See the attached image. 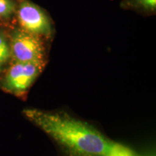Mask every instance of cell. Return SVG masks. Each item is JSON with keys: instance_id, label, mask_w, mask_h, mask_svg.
Segmentation results:
<instances>
[{"instance_id": "obj_4", "label": "cell", "mask_w": 156, "mask_h": 156, "mask_svg": "<svg viewBox=\"0 0 156 156\" xmlns=\"http://www.w3.org/2000/svg\"><path fill=\"white\" fill-rule=\"evenodd\" d=\"M44 64L45 62L14 61L3 78V88L16 95L24 94L41 73Z\"/></svg>"}, {"instance_id": "obj_1", "label": "cell", "mask_w": 156, "mask_h": 156, "mask_svg": "<svg viewBox=\"0 0 156 156\" xmlns=\"http://www.w3.org/2000/svg\"><path fill=\"white\" fill-rule=\"evenodd\" d=\"M24 114L69 156H113L118 146L89 124L66 113L30 108Z\"/></svg>"}, {"instance_id": "obj_5", "label": "cell", "mask_w": 156, "mask_h": 156, "mask_svg": "<svg viewBox=\"0 0 156 156\" xmlns=\"http://www.w3.org/2000/svg\"><path fill=\"white\" fill-rule=\"evenodd\" d=\"M119 5L123 9L144 15H153L156 13V0H122Z\"/></svg>"}, {"instance_id": "obj_2", "label": "cell", "mask_w": 156, "mask_h": 156, "mask_svg": "<svg viewBox=\"0 0 156 156\" xmlns=\"http://www.w3.org/2000/svg\"><path fill=\"white\" fill-rule=\"evenodd\" d=\"M17 2L15 17L19 28L43 39H48L53 36L54 24L47 12L30 0Z\"/></svg>"}, {"instance_id": "obj_3", "label": "cell", "mask_w": 156, "mask_h": 156, "mask_svg": "<svg viewBox=\"0 0 156 156\" xmlns=\"http://www.w3.org/2000/svg\"><path fill=\"white\" fill-rule=\"evenodd\" d=\"M12 58L16 62H45L44 39L15 28L9 35Z\"/></svg>"}, {"instance_id": "obj_7", "label": "cell", "mask_w": 156, "mask_h": 156, "mask_svg": "<svg viewBox=\"0 0 156 156\" xmlns=\"http://www.w3.org/2000/svg\"><path fill=\"white\" fill-rule=\"evenodd\" d=\"M17 0H0V20L9 21L15 16Z\"/></svg>"}, {"instance_id": "obj_6", "label": "cell", "mask_w": 156, "mask_h": 156, "mask_svg": "<svg viewBox=\"0 0 156 156\" xmlns=\"http://www.w3.org/2000/svg\"><path fill=\"white\" fill-rule=\"evenodd\" d=\"M12 58L9 37L4 31L0 30V72Z\"/></svg>"}]
</instances>
